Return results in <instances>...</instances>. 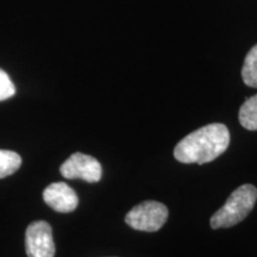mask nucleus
<instances>
[{
  "instance_id": "1",
  "label": "nucleus",
  "mask_w": 257,
  "mask_h": 257,
  "mask_svg": "<svg viewBox=\"0 0 257 257\" xmlns=\"http://www.w3.org/2000/svg\"><path fill=\"white\" fill-rule=\"evenodd\" d=\"M229 144V128L219 123L208 124L182 138L175 147L174 156L179 162L186 165H204L220 156Z\"/></svg>"
},
{
  "instance_id": "2",
  "label": "nucleus",
  "mask_w": 257,
  "mask_h": 257,
  "mask_svg": "<svg viewBox=\"0 0 257 257\" xmlns=\"http://www.w3.org/2000/svg\"><path fill=\"white\" fill-rule=\"evenodd\" d=\"M257 200V188L243 185L231 193L225 205L211 218L212 229L231 227L238 224L251 212Z\"/></svg>"
},
{
  "instance_id": "3",
  "label": "nucleus",
  "mask_w": 257,
  "mask_h": 257,
  "mask_svg": "<svg viewBox=\"0 0 257 257\" xmlns=\"http://www.w3.org/2000/svg\"><path fill=\"white\" fill-rule=\"evenodd\" d=\"M168 218V208L159 201H143L135 206L125 217L130 227L146 232H155L165 225Z\"/></svg>"
},
{
  "instance_id": "4",
  "label": "nucleus",
  "mask_w": 257,
  "mask_h": 257,
  "mask_svg": "<svg viewBox=\"0 0 257 257\" xmlns=\"http://www.w3.org/2000/svg\"><path fill=\"white\" fill-rule=\"evenodd\" d=\"M25 249L28 257H54L55 243L53 230L47 221H34L25 232Z\"/></svg>"
},
{
  "instance_id": "5",
  "label": "nucleus",
  "mask_w": 257,
  "mask_h": 257,
  "mask_svg": "<svg viewBox=\"0 0 257 257\" xmlns=\"http://www.w3.org/2000/svg\"><path fill=\"white\" fill-rule=\"evenodd\" d=\"M60 172L66 179H81L93 184L101 179L102 168L99 161L94 157L75 153L68 160L64 161Z\"/></svg>"
},
{
  "instance_id": "6",
  "label": "nucleus",
  "mask_w": 257,
  "mask_h": 257,
  "mask_svg": "<svg viewBox=\"0 0 257 257\" xmlns=\"http://www.w3.org/2000/svg\"><path fill=\"white\" fill-rule=\"evenodd\" d=\"M43 200L54 211L69 213L78 207L79 198L74 189L64 182H54L43 191Z\"/></svg>"
},
{
  "instance_id": "7",
  "label": "nucleus",
  "mask_w": 257,
  "mask_h": 257,
  "mask_svg": "<svg viewBox=\"0 0 257 257\" xmlns=\"http://www.w3.org/2000/svg\"><path fill=\"white\" fill-rule=\"evenodd\" d=\"M239 123L246 130H257V94L246 99L239 108Z\"/></svg>"
},
{
  "instance_id": "8",
  "label": "nucleus",
  "mask_w": 257,
  "mask_h": 257,
  "mask_svg": "<svg viewBox=\"0 0 257 257\" xmlns=\"http://www.w3.org/2000/svg\"><path fill=\"white\" fill-rule=\"evenodd\" d=\"M242 78L246 86L257 88V44L246 54L242 68Z\"/></svg>"
},
{
  "instance_id": "9",
  "label": "nucleus",
  "mask_w": 257,
  "mask_h": 257,
  "mask_svg": "<svg viewBox=\"0 0 257 257\" xmlns=\"http://www.w3.org/2000/svg\"><path fill=\"white\" fill-rule=\"evenodd\" d=\"M22 165V157L11 150L0 149V179L12 175Z\"/></svg>"
},
{
  "instance_id": "10",
  "label": "nucleus",
  "mask_w": 257,
  "mask_h": 257,
  "mask_svg": "<svg viewBox=\"0 0 257 257\" xmlns=\"http://www.w3.org/2000/svg\"><path fill=\"white\" fill-rule=\"evenodd\" d=\"M16 93V87L10 79L9 74L5 70L0 69V101L14 96Z\"/></svg>"
}]
</instances>
